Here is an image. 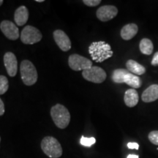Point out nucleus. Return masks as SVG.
Wrapping results in <instances>:
<instances>
[{
	"instance_id": "obj_5",
	"label": "nucleus",
	"mask_w": 158,
	"mask_h": 158,
	"mask_svg": "<svg viewBox=\"0 0 158 158\" xmlns=\"http://www.w3.org/2000/svg\"><path fill=\"white\" fill-rule=\"evenodd\" d=\"M21 77L23 84L27 86H32L37 82L38 75L35 65L29 60H23L20 66Z\"/></svg>"
},
{
	"instance_id": "obj_13",
	"label": "nucleus",
	"mask_w": 158,
	"mask_h": 158,
	"mask_svg": "<svg viewBox=\"0 0 158 158\" xmlns=\"http://www.w3.org/2000/svg\"><path fill=\"white\" fill-rule=\"evenodd\" d=\"M141 99L144 102H152L158 99V85L152 84L142 93Z\"/></svg>"
},
{
	"instance_id": "obj_22",
	"label": "nucleus",
	"mask_w": 158,
	"mask_h": 158,
	"mask_svg": "<svg viewBox=\"0 0 158 158\" xmlns=\"http://www.w3.org/2000/svg\"><path fill=\"white\" fill-rule=\"evenodd\" d=\"M83 2L89 7H95L101 3V0H84Z\"/></svg>"
},
{
	"instance_id": "obj_17",
	"label": "nucleus",
	"mask_w": 158,
	"mask_h": 158,
	"mask_svg": "<svg viewBox=\"0 0 158 158\" xmlns=\"http://www.w3.org/2000/svg\"><path fill=\"white\" fill-rule=\"evenodd\" d=\"M126 67L129 72L136 76H141L146 73V68L143 65L133 59H130L126 62Z\"/></svg>"
},
{
	"instance_id": "obj_28",
	"label": "nucleus",
	"mask_w": 158,
	"mask_h": 158,
	"mask_svg": "<svg viewBox=\"0 0 158 158\" xmlns=\"http://www.w3.org/2000/svg\"><path fill=\"white\" fill-rule=\"evenodd\" d=\"M3 2H3V0H0V6H1L2 5Z\"/></svg>"
},
{
	"instance_id": "obj_6",
	"label": "nucleus",
	"mask_w": 158,
	"mask_h": 158,
	"mask_svg": "<svg viewBox=\"0 0 158 158\" xmlns=\"http://www.w3.org/2000/svg\"><path fill=\"white\" fill-rule=\"evenodd\" d=\"M42 38L43 35L40 31L32 26H27L21 31V40L24 44L33 45L40 42Z\"/></svg>"
},
{
	"instance_id": "obj_15",
	"label": "nucleus",
	"mask_w": 158,
	"mask_h": 158,
	"mask_svg": "<svg viewBox=\"0 0 158 158\" xmlns=\"http://www.w3.org/2000/svg\"><path fill=\"white\" fill-rule=\"evenodd\" d=\"M138 31V27L135 23H128L122 27L120 35L124 40H130L135 36Z\"/></svg>"
},
{
	"instance_id": "obj_9",
	"label": "nucleus",
	"mask_w": 158,
	"mask_h": 158,
	"mask_svg": "<svg viewBox=\"0 0 158 158\" xmlns=\"http://www.w3.org/2000/svg\"><path fill=\"white\" fill-rule=\"evenodd\" d=\"M0 29L7 39L16 40L20 37L19 29L13 22L4 20L0 23Z\"/></svg>"
},
{
	"instance_id": "obj_11",
	"label": "nucleus",
	"mask_w": 158,
	"mask_h": 158,
	"mask_svg": "<svg viewBox=\"0 0 158 158\" xmlns=\"http://www.w3.org/2000/svg\"><path fill=\"white\" fill-rule=\"evenodd\" d=\"M3 60L7 74L10 77L16 76L18 72V61L15 54L8 51L4 55Z\"/></svg>"
},
{
	"instance_id": "obj_20",
	"label": "nucleus",
	"mask_w": 158,
	"mask_h": 158,
	"mask_svg": "<svg viewBox=\"0 0 158 158\" xmlns=\"http://www.w3.org/2000/svg\"><path fill=\"white\" fill-rule=\"evenodd\" d=\"M96 142V139L93 137L86 138L84 136H81V138L80 140V143L81 145L86 147H90L92 145H94Z\"/></svg>"
},
{
	"instance_id": "obj_25",
	"label": "nucleus",
	"mask_w": 158,
	"mask_h": 158,
	"mask_svg": "<svg viewBox=\"0 0 158 158\" xmlns=\"http://www.w3.org/2000/svg\"><path fill=\"white\" fill-rule=\"evenodd\" d=\"M5 104L1 98H0V116H2L5 114Z\"/></svg>"
},
{
	"instance_id": "obj_29",
	"label": "nucleus",
	"mask_w": 158,
	"mask_h": 158,
	"mask_svg": "<svg viewBox=\"0 0 158 158\" xmlns=\"http://www.w3.org/2000/svg\"><path fill=\"white\" fill-rule=\"evenodd\" d=\"M0 142H1V137H0Z\"/></svg>"
},
{
	"instance_id": "obj_23",
	"label": "nucleus",
	"mask_w": 158,
	"mask_h": 158,
	"mask_svg": "<svg viewBox=\"0 0 158 158\" xmlns=\"http://www.w3.org/2000/svg\"><path fill=\"white\" fill-rule=\"evenodd\" d=\"M127 147L130 149L138 150L139 149V145H138V143H135V142H130V143H127Z\"/></svg>"
},
{
	"instance_id": "obj_14",
	"label": "nucleus",
	"mask_w": 158,
	"mask_h": 158,
	"mask_svg": "<svg viewBox=\"0 0 158 158\" xmlns=\"http://www.w3.org/2000/svg\"><path fill=\"white\" fill-rule=\"evenodd\" d=\"M29 19V11L25 6H20L15 11L14 20L18 26H23Z\"/></svg>"
},
{
	"instance_id": "obj_4",
	"label": "nucleus",
	"mask_w": 158,
	"mask_h": 158,
	"mask_svg": "<svg viewBox=\"0 0 158 158\" xmlns=\"http://www.w3.org/2000/svg\"><path fill=\"white\" fill-rule=\"evenodd\" d=\"M41 149L48 157L59 158L62 155V148L58 140L52 136H46L41 141Z\"/></svg>"
},
{
	"instance_id": "obj_3",
	"label": "nucleus",
	"mask_w": 158,
	"mask_h": 158,
	"mask_svg": "<svg viewBox=\"0 0 158 158\" xmlns=\"http://www.w3.org/2000/svg\"><path fill=\"white\" fill-rule=\"evenodd\" d=\"M51 116L55 125L60 129H64L70 124V112L62 104H56L51 108Z\"/></svg>"
},
{
	"instance_id": "obj_16",
	"label": "nucleus",
	"mask_w": 158,
	"mask_h": 158,
	"mask_svg": "<svg viewBox=\"0 0 158 158\" xmlns=\"http://www.w3.org/2000/svg\"><path fill=\"white\" fill-rule=\"evenodd\" d=\"M139 100L138 92L135 89H127L124 93V101L127 107L133 108L138 104Z\"/></svg>"
},
{
	"instance_id": "obj_2",
	"label": "nucleus",
	"mask_w": 158,
	"mask_h": 158,
	"mask_svg": "<svg viewBox=\"0 0 158 158\" xmlns=\"http://www.w3.org/2000/svg\"><path fill=\"white\" fill-rule=\"evenodd\" d=\"M112 81L116 84H124L133 87L138 89L141 86L142 81L136 75H134L125 69H116L111 76Z\"/></svg>"
},
{
	"instance_id": "obj_12",
	"label": "nucleus",
	"mask_w": 158,
	"mask_h": 158,
	"mask_svg": "<svg viewBox=\"0 0 158 158\" xmlns=\"http://www.w3.org/2000/svg\"><path fill=\"white\" fill-rule=\"evenodd\" d=\"M54 39L59 48L63 51H68L71 48V41L66 33L60 29L54 31Z\"/></svg>"
},
{
	"instance_id": "obj_7",
	"label": "nucleus",
	"mask_w": 158,
	"mask_h": 158,
	"mask_svg": "<svg viewBox=\"0 0 158 158\" xmlns=\"http://www.w3.org/2000/svg\"><path fill=\"white\" fill-rule=\"evenodd\" d=\"M82 76L86 81L95 84H101L105 81L107 77L103 69L98 66L92 67L88 70H83Z\"/></svg>"
},
{
	"instance_id": "obj_18",
	"label": "nucleus",
	"mask_w": 158,
	"mask_h": 158,
	"mask_svg": "<svg viewBox=\"0 0 158 158\" xmlns=\"http://www.w3.org/2000/svg\"><path fill=\"white\" fill-rule=\"evenodd\" d=\"M139 48L143 54L151 55L154 50L153 43L149 39L143 38L139 43Z\"/></svg>"
},
{
	"instance_id": "obj_10",
	"label": "nucleus",
	"mask_w": 158,
	"mask_h": 158,
	"mask_svg": "<svg viewBox=\"0 0 158 158\" xmlns=\"http://www.w3.org/2000/svg\"><path fill=\"white\" fill-rule=\"evenodd\" d=\"M117 13L118 9L116 8L115 6L104 5L98 9L96 15L97 18L100 21L106 22V21H108L110 20L113 19L114 18H115Z\"/></svg>"
},
{
	"instance_id": "obj_1",
	"label": "nucleus",
	"mask_w": 158,
	"mask_h": 158,
	"mask_svg": "<svg viewBox=\"0 0 158 158\" xmlns=\"http://www.w3.org/2000/svg\"><path fill=\"white\" fill-rule=\"evenodd\" d=\"M89 53L96 62H102L113 56L111 47L104 41L92 43L89 47Z\"/></svg>"
},
{
	"instance_id": "obj_8",
	"label": "nucleus",
	"mask_w": 158,
	"mask_h": 158,
	"mask_svg": "<svg viewBox=\"0 0 158 158\" xmlns=\"http://www.w3.org/2000/svg\"><path fill=\"white\" fill-rule=\"evenodd\" d=\"M68 64L70 68L75 71L88 70L92 67V62L90 59L76 54L70 55Z\"/></svg>"
},
{
	"instance_id": "obj_21",
	"label": "nucleus",
	"mask_w": 158,
	"mask_h": 158,
	"mask_svg": "<svg viewBox=\"0 0 158 158\" xmlns=\"http://www.w3.org/2000/svg\"><path fill=\"white\" fill-rule=\"evenodd\" d=\"M148 138L152 143L158 145V130H154L150 132L148 135Z\"/></svg>"
},
{
	"instance_id": "obj_27",
	"label": "nucleus",
	"mask_w": 158,
	"mask_h": 158,
	"mask_svg": "<svg viewBox=\"0 0 158 158\" xmlns=\"http://www.w3.org/2000/svg\"><path fill=\"white\" fill-rule=\"evenodd\" d=\"M35 2H44V0H36Z\"/></svg>"
},
{
	"instance_id": "obj_26",
	"label": "nucleus",
	"mask_w": 158,
	"mask_h": 158,
	"mask_svg": "<svg viewBox=\"0 0 158 158\" xmlns=\"http://www.w3.org/2000/svg\"><path fill=\"white\" fill-rule=\"evenodd\" d=\"M127 158H139V157H138V155H129Z\"/></svg>"
},
{
	"instance_id": "obj_24",
	"label": "nucleus",
	"mask_w": 158,
	"mask_h": 158,
	"mask_svg": "<svg viewBox=\"0 0 158 158\" xmlns=\"http://www.w3.org/2000/svg\"><path fill=\"white\" fill-rule=\"evenodd\" d=\"M152 65L153 66H158V51L154 54V56L151 62Z\"/></svg>"
},
{
	"instance_id": "obj_19",
	"label": "nucleus",
	"mask_w": 158,
	"mask_h": 158,
	"mask_svg": "<svg viewBox=\"0 0 158 158\" xmlns=\"http://www.w3.org/2000/svg\"><path fill=\"white\" fill-rule=\"evenodd\" d=\"M9 88V81L7 77L0 75V95L5 94Z\"/></svg>"
}]
</instances>
